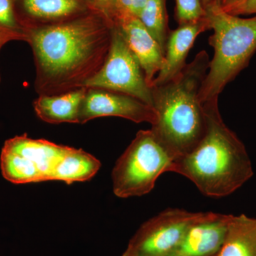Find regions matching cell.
<instances>
[{
    "label": "cell",
    "instance_id": "27",
    "mask_svg": "<svg viewBox=\"0 0 256 256\" xmlns=\"http://www.w3.org/2000/svg\"><path fill=\"white\" fill-rule=\"evenodd\" d=\"M122 256H124V255H122Z\"/></svg>",
    "mask_w": 256,
    "mask_h": 256
},
{
    "label": "cell",
    "instance_id": "7",
    "mask_svg": "<svg viewBox=\"0 0 256 256\" xmlns=\"http://www.w3.org/2000/svg\"><path fill=\"white\" fill-rule=\"evenodd\" d=\"M85 88L106 89L126 94L152 107V87L139 62L114 24L110 50L99 72Z\"/></svg>",
    "mask_w": 256,
    "mask_h": 256
},
{
    "label": "cell",
    "instance_id": "14",
    "mask_svg": "<svg viewBox=\"0 0 256 256\" xmlns=\"http://www.w3.org/2000/svg\"><path fill=\"white\" fill-rule=\"evenodd\" d=\"M20 4L26 16L36 22L33 28L70 21L84 10L80 0H20Z\"/></svg>",
    "mask_w": 256,
    "mask_h": 256
},
{
    "label": "cell",
    "instance_id": "2",
    "mask_svg": "<svg viewBox=\"0 0 256 256\" xmlns=\"http://www.w3.org/2000/svg\"><path fill=\"white\" fill-rule=\"evenodd\" d=\"M204 107V134L192 151L174 160L171 172L188 178L205 196H226L252 178V160L244 143L224 124L218 100Z\"/></svg>",
    "mask_w": 256,
    "mask_h": 256
},
{
    "label": "cell",
    "instance_id": "25",
    "mask_svg": "<svg viewBox=\"0 0 256 256\" xmlns=\"http://www.w3.org/2000/svg\"><path fill=\"white\" fill-rule=\"evenodd\" d=\"M206 11L214 8H222V0H202Z\"/></svg>",
    "mask_w": 256,
    "mask_h": 256
},
{
    "label": "cell",
    "instance_id": "13",
    "mask_svg": "<svg viewBox=\"0 0 256 256\" xmlns=\"http://www.w3.org/2000/svg\"><path fill=\"white\" fill-rule=\"evenodd\" d=\"M87 88L58 95L38 96L34 108L42 120L52 124H79V114Z\"/></svg>",
    "mask_w": 256,
    "mask_h": 256
},
{
    "label": "cell",
    "instance_id": "21",
    "mask_svg": "<svg viewBox=\"0 0 256 256\" xmlns=\"http://www.w3.org/2000/svg\"><path fill=\"white\" fill-rule=\"evenodd\" d=\"M100 12L114 22L117 16V0H94Z\"/></svg>",
    "mask_w": 256,
    "mask_h": 256
},
{
    "label": "cell",
    "instance_id": "5",
    "mask_svg": "<svg viewBox=\"0 0 256 256\" xmlns=\"http://www.w3.org/2000/svg\"><path fill=\"white\" fill-rule=\"evenodd\" d=\"M174 160L151 129L140 130L112 170L114 195L127 198L149 194L163 173L171 172Z\"/></svg>",
    "mask_w": 256,
    "mask_h": 256
},
{
    "label": "cell",
    "instance_id": "23",
    "mask_svg": "<svg viewBox=\"0 0 256 256\" xmlns=\"http://www.w3.org/2000/svg\"><path fill=\"white\" fill-rule=\"evenodd\" d=\"M12 41H24V37L20 36L12 33H2L0 34V50L8 42ZM0 82H1V76H0Z\"/></svg>",
    "mask_w": 256,
    "mask_h": 256
},
{
    "label": "cell",
    "instance_id": "22",
    "mask_svg": "<svg viewBox=\"0 0 256 256\" xmlns=\"http://www.w3.org/2000/svg\"><path fill=\"white\" fill-rule=\"evenodd\" d=\"M132 4V0H117V16L116 18L119 16H122V15L132 14L131 13Z\"/></svg>",
    "mask_w": 256,
    "mask_h": 256
},
{
    "label": "cell",
    "instance_id": "11",
    "mask_svg": "<svg viewBox=\"0 0 256 256\" xmlns=\"http://www.w3.org/2000/svg\"><path fill=\"white\" fill-rule=\"evenodd\" d=\"M114 24L137 58L151 87L164 62V52L159 44L140 18L132 14L118 16Z\"/></svg>",
    "mask_w": 256,
    "mask_h": 256
},
{
    "label": "cell",
    "instance_id": "19",
    "mask_svg": "<svg viewBox=\"0 0 256 256\" xmlns=\"http://www.w3.org/2000/svg\"><path fill=\"white\" fill-rule=\"evenodd\" d=\"M207 18L202 0H176V18L178 25L200 21Z\"/></svg>",
    "mask_w": 256,
    "mask_h": 256
},
{
    "label": "cell",
    "instance_id": "15",
    "mask_svg": "<svg viewBox=\"0 0 256 256\" xmlns=\"http://www.w3.org/2000/svg\"><path fill=\"white\" fill-rule=\"evenodd\" d=\"M101 166L100 162L82 149L67 146L52 173L50 181L70 184L86 182L94 178Z\"/></svg>",
    "mask_w": 256,
    "mask_h": 256
},
{
    "label": "cell",
    "instance_id": "12",
    "mask_svg": "<svg viewBox=\"0 0 256 256\" xmlns=\"http://www.w3.org/2000/svg\"><path fill=\"white\" fill-rule=\"evenodd\" d=\"M210 30V21L206 18L200 21L180 25L176 30L170 31L165 47L163 65L152 86L166 84L181 73L188 64L186 57L196 37Z\"/></svg>",
    "mask_w": 256,
    "mask_h": 256
},
{
    "label": "cell",
    "instance_id": "4",
    "mask_svg": "<svg viewBox=\"0 0 256 256\" xmlns=\"http://www.w3.org/2000/svg\"><path fill=\"white\" fill-rule=\"evenodd\" d=\"M210 30L208 38L214 50L200 98L202 104L218 100L224 88L246 68L256 52V16L242 18L222 8L206 12Z\"/></svg>",
    "mask_w": 256,
    "mask_h": 256
},
{
    "label": "cell",
    "instance_id": "1",
    "mask_svg": "<svg viewBox=\"0 0 256 256\" xmlns=\"http://www.w3.org/2000/svg\"><path fill=\"white\" fill-rule=\"evenodd\" d=\"M114 23L100 13L25 31L36 66L35 90L53 96L85 88L110 50Z\"/></svg>",
    "mask_w": 256,
    "mask_h": 256
},
{
    "label": "cell",
    "instance_id": "17",
    "mask_svg": "<svg viewBox=\"0 0 256 256\" xmlns=\"http://www.w3.org/2000/svg\"><path fill=\"white\" fill-rule=\"evenodd\" d=\"M138 18L158 42L164 54L170 32L168 28L166 0H148Z\"/></svg>",
    "mask_w": 256,
    "mask_h": 256
},
{
    "label": "cell",
    "instance_id": "26",
    "mask_svg": "<svg viewBox=\"0 0 256 256\" xmlns=\"http://www.w3.org/2000/svg\"><path fill=\"white\" fill-rule=\"evenodd\" d=\"M239 0H222V8L225 6H229V5L233 4L234 3L237 2Z\"/></svg>",
    "mask_w": 256,
    "mask_h": 256
},
{
    "label": "cell",
    "instance_id": "3",
    "mask_svg": "<svg viewBox=\"0 0 256 256\" xmlns=\"http://www.w3.org/2000/svg\"><path fill=\"white\" fill-rule=\"evenodd\" d=\"M210 56L202 50L169 82L152 86L156 124L151 130L175 160L192 151L206 130V114L200 98Z\"/></svg>",
    "mask_w": 256,
    "mask_h": 256
},
{
    "label": "cell",
    "instance_id": "6",
    "mask_svg": "<svg viewBox=\"0 0 256 256\" xmlns=\"http://www.w3.org/2000/svg\"><path fill=\"white\" fill-rule=\"evenodd\" d=\"M66 146L26 134L4 142L0 156L2 174L14 184L50 181L52 173Z\"/></svg>",
    "mask_w": 256,
    "mask_h": 256
},
{
    "label": "cell",
    "instance_id": "20",
    "mask_svg": "<svg viewBox=\"0 0 256 256\" xmlns=\"http://www.w3.org/2000/svg\"><path fill=\"white\" fill-rule=\"evenodd\" d=\"M222 10L228 14L235 16L256 14V0H239Z\"/></svg>",
    "mask_w": 256,
    "mask_h": 256
},
{
    "label": "cell",
    "instance_id": "24",
    "mask_svg": "<svg viewBox=\"0 0 256 256\" xmlns=\"http://www.w3.org/2000/svg\"><path fill=\"white\" fill-rule=\"evenodd\" d=\"M146 1L148 0H132V9H131V13L133 16L136 18H139L142 10L146 6Z\"/></svg>",
    "mask_w": 256,
    "mask_h": 256
},
{
    "label": "cell",
    "instance_id": "9",
    "mask_svg": "<svg viewBox=\"0 0 256 256\" xmlns=\"http://www.w3.org/2000/svg\"><path fill=\"white\" fill-rule=\"evenodd\" d=\"M119 117L136 124H156L152 106L132 96L106 89L87 88L79 114V124L100 117Z\"/></svg>",
    "mask_w": 256,
    "mask_h": 256
},
{
    "label": "cell",
    "instance_id": "8",
    "mask_svg": "<svg viewBox=\"0 0 256 256\" xmlns=\"http://www.w3.org/2000/svg\"><path fill=\"white\" fill-rule=\"evenodd\" d=\"M202 212L168 208L143 223L128 242L126 256H170Z\"/></svg>",
    "mask_w": 256,
    "mask_h": 256
},
{
    "label": "cell",
    "instance_id": "10",
    "mask_svg": "<svg viewBox=\"0 0 256 256\" xmlns=\"http://www.w3.org/2000/svg\"><path fill=\"white\" fill-rule=\"evenodd\" d=\"M232 215L202 212L190 226L170 256H217L223 246Z\"/></svg>",
    "mask_w": 256,
    "mask_h": 256
},
{
    "label": "cell",
    "instance_id": "18",
    "mask_svg": "<svg viewBox=\"0 0 256 256\" xmlns=\"http://www.w3.org/2000/svg\"><path fill=\"white\" fill-rule=\"evenodd\" d=\"M12 33L24 37L26 35L15 11L14 0H0V34Z\"/></svg>",
    "mask_w": 256,
    "mask_h": 256
},
{
    "label": "cell",
    "instance_id": "16",
    "mask_svg": "<svg viewBox=\"0 0 256 256\" xmlns=\"http://www.w3.org/2000/svg\"><path fill=\"white\" fill-rule=\"evenodd\" d=\"M217 256H256V218L232 215Z\"/></svg>",
    "mask_w": 256,
    "mask_h": 256
}]
</instances>
